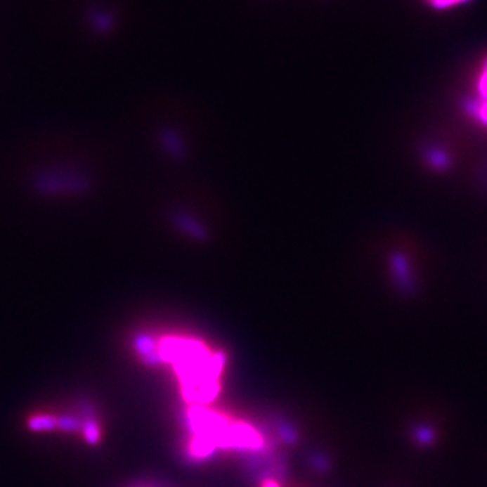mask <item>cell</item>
I'll return each mask as SVG.
<instances>
[{
    "label": "cell",
    "instance_id": "7a4b0ae2",
    "mask_svg": "<svg viewBox=\"0 0 487 487\" xmlns=\"http://www.w3.org/2000/svg\"><path fill=\"white\" fill-rule=\"evenodd\" d=\"M194 431L209 440L214 447H241L259 448L261 437L247 424L230 425L222 415L212 413L202 408H194L190 413Z\"/></svg>",
    "mask_w": 487,
    "mask_h": 487
},
{
    "label": "cell",
    "instance_id": "3957f363",
    "mask_svg": "<svg viewBox=\"0 0 487 487\" xmlns=\"http://www.w3.org/2000/svg\"><path fill=\"white\" fill-rule=\"evenodd\" d=\"M29 427L32 431L36 432H46V431H52L57 425H58V420L56 417L48 415H33L29 420Z\"/></svg>",
    "mask_w": 487,
    "mask_h": 487
},
{
    "label": "cell",
    "instance_id": "5b68a950",
    "mask_svg": "<svg viewBox=\"0 0 487 487\" xmlns=\"http://www.w3.org/2000/svg\"><path fill=\"white\" fill-rule=\"evenodd\" d=\"M264 487H278L273 482H267L266 485H264Z\"/></svg>",
    "mask_w": 487,
    "mask_h": 487
},
{
    "label": "cell",
    "instance_id": "6da1fadb",
    "mask_svg": "<svg viewBox=\"0 0 487 487\" xmlns=\"http://www.w3.org/2000/svg\"><path fill=\"white\" fill-rule=\"evenodd\" d=\"M153 349L162 361H169L181 379L183 396L191 402H210L219 390L218 378L225 356L212 353L203 343L193 339L164 337Z\"/></svg>",
    "mask_w": 487,
    "mask_h": 487
},
{
    "label": "cell",
    "instance_id": "277c9868",
    "mask_svg": "<svg viewBox=\"0 0 487 487\" xmlns=\"http://www.w3.org/2000/svg\"><path fill=\"white\" fill-rule=\"evenodd\" d=\"M83 434H84L86 440H87L90 444H96V443H99V439H100V429H99V425H98L95 421H89L87 424H84Z\"/></svg>",
    "mask_w": 487,
    "mask_h": 487
}]
</instances>
